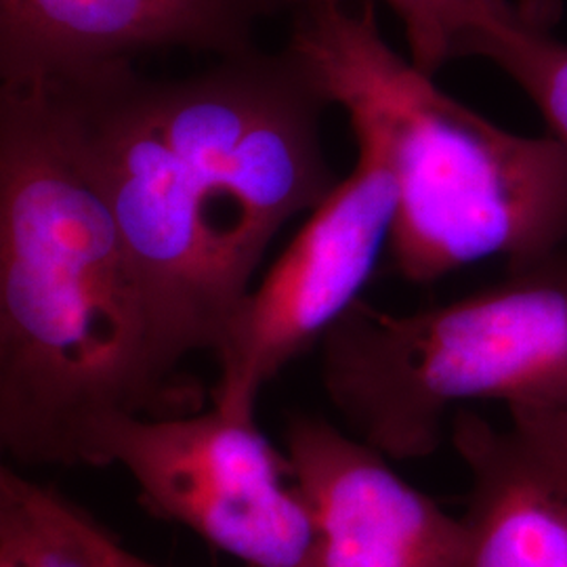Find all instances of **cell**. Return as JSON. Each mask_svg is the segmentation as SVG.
<instances>
[{
    "label": "cell",
    "instance_id": "cell-8",
    "mask_svg": "<svg viewBox=\"0 0 567 567\" xmlns=\"http://www.w3.org/2000/svg\"><path fill=\"white\" fill-rule=\"evenodd\" d=\"M284 437L316 522V567H458L463 519L410 486L385 454L318 416H292Z\"/></svg>",
    "mask_w": 567,
    "mask_h": 567
},
{
    "label": "cell",
    "instance_id": "cell-11",
    "mask_svg": "<svg viewBox=\"0 0 567 567\" xmlns=\"http://www.w3.org/2000/svg\"><path fill=\"white\" fill-rule=\"evenodd\" d=\"M122 550L60 494L0 468V567H122Z\"/></svg>",
    "mask_w": 567,
    "mask_h": 567
},
{
    "label": "cell",
    "instance_id": "cell-13",
    "mask_svg": "<svg viewBox=\"0 0 567 567\" xmlns=\"http://www.w3.org/2000/svg\"><path fill=\"white\" fill-rule=\"evenodd\" d=\"M122 567H158L154 566V564H150L147 559H142L140 555H135V553H131V550H122Z\"/></svg>",
    "mask_w": 567,
    "mask_h": 567
},
{
    "label": "cell",
    "instance_id": "cell-2",
    "mask_svg": "<svg viewBox=\"0 0 567 567\" xmlns=\"http://www.w3.org/2000/svg\"><path fill=\"white\" fill-rule=\"evenodd\" d=\"M161 358L142 284L58 102L0 86V444L93 466L116 416L198 408Z\"/></svg>",
    "mask_w": 567,
    "mask_h": 567
},
{
    "label": "cell",
    "instance_id": "cell-1",
    "mask_svg": "<svg viewBox=\"0 0 567 567\" xmlns=\"http://www.w3.org/2000/svg\"><path fill=\"white\" fill-rule=\"evenodd\" d=\"M41 89L118 225L164 364L217 355L278 234L339 183L324 97L286 49L182 79L122 63Z\"/></svg>",
    "mask_w": 567,
    "mask_h": 567
},
{
    "label": "cell",
    "instance_id": "cell-9",
    "mask_svg": "<svg viewBox=\"0 0 567 567\" xmlns=\"http://www.w3.org/2000/svg\"><path fill=\"white\" fill-rule=\"evenodd\" d=\"M452 444L471 473L458 567H567V404L508 408L503 429L458 410Z\"/></svg>",
    "mask_w": 567,
    "mask_h": 567
},
{
    "label": "cell",
    "instance_id": "cell-7",
    "mask_svg": "<svg viewBox=\"0 0 567 567\" xmlns=\"http://www.w3.org/2000/svg\"><path fill=\"white\" fill-rule=\"evenodd\" d=\"M282 0H0V86L72 81L161 51L255 47Z\"/></svg>",
    "mask_w": 567,
    "mask_h": 567
},
{
    "label": "cell",
    "instance_id": "cell-10",
    "mask_svg": "<svg viewBox=\"0 0 567 567\" xmlns=\"http://www.w3.org/2000/svg\"><path fill=\"white\" fill-rule=\"evenodd\" d=\"M494 63L536 105L548 135L567 145V42L536 2L480 0L461 60Z\"/></svg>",
    "mask_w": 567,
    "mask_h": 567
},
{
    "label": "cell",
    "instance_id": "cell-12",
    "mask_svg": "<svg viewBox=\"0 0 567 567\" xmlns=\"http://www.w3.org/2000/svg\"><path fill=\"white\" fill-rule=\"evenodd\" d=\"M404 25L408 58L429 76L461 60L480 0H383Z\"/></svg>",
    "mask_w": 567,
    "mask_h": 567
},
{
    "label": "cell",
    "instance_id": "cell-5",
    "mask_svg": "<svg viewBox=\"0 0 567 567\" xmlns=\"http://www.w3.org/2000/svg\"><path fill=\"white\" fill-rule=\"evenodd\" d=\"M118 465L142 498L244 567H316L311 508L255 425L217 405L166 416H116L93 442V466Z\"/></svg>",
    "mask_w": 567,
    "mask_h": 567
},
{
    "label": "cell",
    "instance_id": "cell-4",
    "mask_svg": "<svg viewBox=\"0 0 567 567\" xmlns=\"http://www.w3.org/2000/svg\"><path fill=\"white\" fill-rule=\"evenodd\" d=\"M320 344L344 429L393 461L433 454L447 412L465 402L566 405L567 248L414 313L358 299Z\"/></svg>",
    "mask_w": 567,
    "mask_h": 567
},
{
    "label": "cell",
    "instance_id": "cell-14",
    "mask_svg": "<svg viewBox=\"0 0 567 567\" xmlns=\"http://www.w3.org/2000/svg\"><path fill=\"white\" fill-rule=\"evenodd\" d=\"M282 2L290 11H295L299 4H303L305 0H282Z\"/></svg>",
    "mask_w": 567,
    "mask_h": 567
},
{
    "label": "cell",
    "instance_id": "cell-3",
    "mask_svg": "<svg viewBox=\"0 0 567 567\" xmlns=\"http://www.w3.org/2000/svg\"><path fill=\"white\" fill-rule=\"evenodd\" d=\"M292 13L284 49L393 175V274L433 284L567 248L566 143L511 133L450 97L393 51L374 0H305Z\"/></svg>",
    "mask_w": 567,
    "mask_h": 567
},
{
    "label": "cell",
    "instance_id": "cell-6",
    "mask_svg": "<svg viewBox=\"0 0 567 567\" xmlns=\"http://www.w3.org/2000/svg\"><path fill=\"white\" fill-rule=\"evenodd\" d=\"M398 189L383 161L358 147L339 179L280 259L246 297L217 351L213 405L255 416L264 386L343 318L389 246Z\"/></svg>",
    "mask_w": 567,
    "mask_h": 567
}]
</instances>
